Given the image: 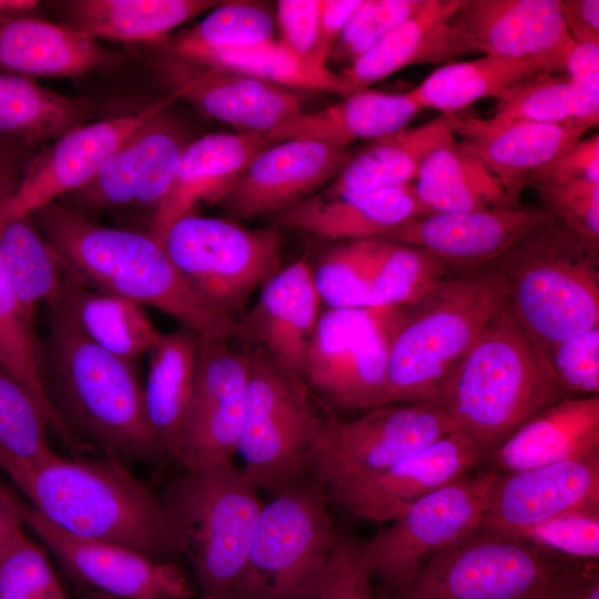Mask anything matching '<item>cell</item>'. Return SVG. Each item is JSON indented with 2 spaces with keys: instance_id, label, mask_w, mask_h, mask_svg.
Masks as SVG:
<instances>
[{
  "instance_id": "obj_1",
  "label": "cell",
  "mask_w": 599,
  "mask_h": 599,
  "mask_svg": "<svg viewBox=\"0 0 599 599\" xmlns=\"http://www.w3.org/2000/svg\"><path fill=\"white\" fill-rule=\"evenodd\" d=\"M39 370L49 406L81 451L100 450L128 466L166 458L146 419L135 362L95 345L55 308Z\"/></svg>"
},
{
  "instance_id": "obj_2",
  "label": "cell",
  "mask_w": 599,
  "mask_h": 599,
  "mask_svg": "<svg viewBox=\"0 0 599 599\" xmlns=\"http://www.w3.org/2000/svg\"><path fill=\"white\" fill-rule=\"evenodd\" d=\"M0 469L58 528L158 560L175 557L160 497L125 464L59 455L32 463L0 450Z\"/></svg>"
},
{
  "instance_id": "obj_3",
  "label": "cell",
  "mask_w": 599,
  "mask_h": 599,
  "mask_svg": "<svg viewBox=\"0 0 599 599\" xmlns=\"http://www.w3.org/2000/svg\"><path fill=\"white\" fill-rule=\"evenodd\" d=\"M32 217L68 272L88 286L154 307L201 337L241 333L238 322L195 293L151 233L103 226L58 202Z\"/></svg>"
},
{
  "instance_id": "obj_4",
  "label": "cell",
  "mask_w": 599,
  "mask_h": 599,
  "mask_svg": "<svg viewBox=\"0 0 599 599\" xmlns=\"http://www.w3.org/2000/svg\"><path fill=\"white\" fill-rule=\"evenodd\" d=\"M567 397L507 303L449 373L438 402L487 458L522 424Z\"/></svg>"
},
{
  "instance_id": "obj_5",
  "label": "cell",
  "mask_w": 599,
  "mask_h": 599,
  "mask_svg": "<svg viewBox=\"0 0 599 599\" xmlns=\"http://www.w3.org/2000/svg\"><path fill=\"white\" fill-rule=\"evenodd\" d=\"M508 303L491 265L444 277L394 309L385 405L438 402L439 389L488 322Z\"/></svg>"
},
{
  "instance_id": "obj_6",
  "label": "cell",
  "mask_w": 599,
  "mask_h": 599,
  "mask_svg": "<svg viewBox=\"0 0 599 599\" xmlns=\"http://www.w3.org/2000/svg\"><path fill=\"white\" fill-rule=\"evenodd\" d=\"M598 257L554 217L489 264L505 278L508 305L544 364L559 343L599 326Z\"/></svg>"
},
{
  "instance_id": "obj_7",
  "label": "cell",
  "mask_w": 599,
  "mask_h": 599,
  "mask_svg": "<svg viewBox=\"0 0 599 599\" xmlns=\"http://www.w3.org/2000/svg\"><path fill=\"white\" fill-rule=\"evenodd\" d=\"M175 556L192 566L202 599H231L263 502L233 463L184 471L160 497Z\"/></svg>"
},
{
  "instance_id": "obj_8",
  "label": "cell",
  "mask_w": 599,
  "mask_h": 599,
  "mask_svg": "<svg viewBox=\"0 0 599 599\" xmlns=\"http://www.w3.org/2000/svg\"><path fill=\"white\" fill-rule=\"evenodd\" d=\"M328 502L308 475L263 505L231 599H316L337 535Z\"/></svg>"
},
{
  "instance_id": "obj_9",
  "label": "cell",
  "mask_w": 599,
  "mask_h": 599,
  "mask_svg": "<svg viewBox=\"0 0 599 599\" xmlns=\"http://www.w3.org/2000/svg\"><path fill=\"white\" fill-rule=\"evenodd\" d=\"M318 400L264 351L251 355L237 453L258 490L274 497L309 475L312 449L333 414L324 416Z\"/></svg>"
},
{
  "instance_id": "obj_10",
  "label": "cell",
  "mask_w": 599,
  "mask_h": 599,
  "mask_svg": "<svg viewBox=\"0 0 599 599\" xmlns=\"http://www.w3.org/2000/svg\"><path fill=\"white\" fill-rule=\"evenodd\" d=\"M575 560L478 528L427 560L392 599H547Z\"/></svg>"
},
{
  "instance_id": "obj_11",
  "label": "cell",
  "mask_w": 599,
  "mask_h": 599,
  "mask_svg": "<svg viewBox=\"0 0 599 599\" xmlns=\"http://www.w3.org/2000/svg\"><path fill=\"white\" fill-rule=\"evenodd\" d=\"M162 245L195 293L231 318L282 268L275 227L250 230L194 213L175 221Z\"/></svg>"
},
{
  "instance_id": "obj_12",
  "label": "cell",
  "mask_w": 599,
  "mask_h": 599,
  "mask_svg": "<svg viewBox=\"0 0 599 599\" xmlns=\"http://www.w3.org/2000/svg\"><path fill=\"white\" fill-rule=\"evenodd\" d=\"M393 326V306L327 308L319 314L303 379L324 406H383Z\"/></svg>"
},
{
  "instance_id": "obj_13",
  "label": "cell",
  "mask_w": 599,
  "mask_h": 599,
  "mask_svg": "<svg viewBox=\"0 0 599 599\" xmlns=\"http://www.w3.org/2000/svg\"><path fill=\"white\" fill-rule=\"evenodd\" d=\"M455 430L439 402L385 405L349 422L332 414L312 449L308 473L328 490L382 471Z\"/></svg>"
},
{
  "instance_id": "obj_14",
  "label": "cell",
  "mask_w": 599,
  "mask_h": 599,
  "mask_svg": "<svg viewBox=\"0 0 599 599\" xmlns=\"http://www.w3.org/2000/svg\"><path fill=\"white\" fill-rule=\"evenodd\" d=\"M494 475L495 470H474L451 480L362 541V557L372 576L390 593L433 556L478 529Z\"/></svg>"
},
{
  "instance_id": "obj_15",
  "label": "cell",
  "mask_w": 599,
  "mask_h": 599,
  "mask_svg": "<svg viewBox=\"0 0 599 599\" xmlns=\"http://www.w3.org/2000/svg\"><path fill=\"white\" fill-rule=\"evenodd\" d=\"M229 337H201L175 459L184 471L232 463L245 409L250 357Z\"/></svg>"
},
{
  "instance_id": "obj_16",
  "label": "cell",
  "mask_w": 599,
  "mask_h": 599,
  "mask_svg": "<svg viewBox=\"0 0 599 599\" xmlns=\"http://www.w3.org/2000/svg\"><path fill=\"white\" fill-rule=\"evenodd\" d=\"M175 99L170 94L139 112L87 123L57 139L29 164L0 209V223L32 215L85 186L140 128Z\"/></svg>"
},
{
  "instance_id": "obj_17",
  "label": "cell",
  "mask_w": 599,
  "mask_h": 599,
  "mask_svg": "<svg viewBox=\"0 0 599 599\" xmlns=\"http://www.w3.org/2000/svg\"><path fill=\"white\" fill-rule=\"evenodd\" d=\"M24 524L72 579L121 599H191L195 589L172 560L71 535L23 505Z\"/></svg>"
},
{
  "instance_id": "obj_18",
  "label": "cell",
  "mask_w": 599,
  "mask_h": 599,
  "mask_svg": "<svg viewBox=\"0 0 599 599\" xmlns=\"http://www.w3.org/2000/svg\"><path fill=\"white\" fill-rule=\"evenodd\" d=\"M485 455L455 430L376 474L326 490L328 500L369 521H390L419 498L477 469Z\"/></svg>"
},
{
  "instance_id": "obj_19",
  "label": "cell",
  "mask_w": 599,
  "mask_h": 599,
  "mask_svg": "<svg viewBox=\"0 0 599 599\" xmlns=\"http://www.w3.org/2000/svg\"><path fill=\"white\" fill-rule=\"evenodd\" d=\"M158 69L176 99L240 133L266 134L302 112L296 93L238 71L173 53Z\"/></svg>"
},
{
  "instance_id": "obj_20",
  "label": "cell",
  "mask_w": 599,
  "mask_h": 599,
  "mask_svg": "<svg viewBox=\"0 0 599 599\" xmlns=\"http://www.w3.org/2000/svg\"><path fill=\"white\" fill-rule=\"evenodd\" d=\"M581 508H599V451L520 471H495L479 528L519 537Z\"/></svg>"
},
{
  "instance_id": "obj_21",
  "label": "cell",
  "mask_w": 599,
  "mask_h": 599,
  "mask_svg": "<svg viewBox=\"0 0 599 599\" xmlns=\"http://www.w3.org/2000/svg\"><path fill=\"white\" fill-rule=\"evenodd\" d=\"M551 219L542 207L530 206L430 213L379 238L420 248L461 273L491 264L520 237Z\"/></svg>"
},
{
  "instance_id": "obj_22",
  "label": "cell",
  "mask_w": 599,
  "mask_h": 599,
  "mask_svg": "<svg viewBox=\"0 0 599 599\" xmlns=\"http://www.w3.org/2000/svg\"><path fill=\"white\" fill-rule=\"evenodd\" d=\"M347 148L285 140L262 150L221 202L233 216L277 214L315 194L351 158Z\"/></svg>"
},
{
  "instance_id": "obj_23",
  "label": "cell",
  "mask_w": 599,
  "mask_h": 599,
  "mask_svg": "<svg viewBox=\"0 0 599 599\" xmlns=\"http://www.w3.org/2000/svg\"><path fill=\"white\" fill-rule=\"evenodd\" d=\"M162 114L140 128L98 175L78 190L81 204L99 210L130 204L159 206L186 146L179 129Z\"/></svg>"
},
{
  "instance_id": "obj_24",
  "label": "cell",
  "mask_w": 599,
  "mask_h": 599,
  "mask_svg": "<svg viewBox=\"0 0 599 599\" xmlns=\"http://www.w3.org/2000/svg\"><path fill=\"white\" fill-rule=\"evenodd\" d=\"M313 267L305 260L281 268L263 286L238 322L244 333L282 368L303 379L307 351L319 313Z\"/></svg>"
},
{
  "instance_id": "obj_25",
  "label": "cell",
  "mask_w": 599,
  "mask_h": 599,
  "mask_svg": "<svg viewBox=\"0 0 599 599\" xmlns=\"http://www.w3.org/2000/svg\"><path fill=\"white\" fill-rule=\"evenodd\" d=\"M460 143L497 179L510 204L519 207L527 177L579 140L590 126L512 121L491 123L455 113Z\"/></svg>"
},
{
  "instance_id": "obj_26",
  "label": "cell",
  "mask_w": 599,
  "mask_h": 599,
  "mask_svg": "<svg viewBox=\"0 0 599 599\" xmlns=\"http://www.w3.org/2000/svg\"><path fill=\"white\" fill-rule=\"evenodd\" d=\"M265 134L212 133L186 144L171 187L154 210L150 233L161 244L169 227L201 203L222 202L252 160L273 144Z\"/></svg>"
},
{
  "instance_id": "obj_27",
  "label": "cell",
  "mask_w": 599,
  "mask_h": 599,
  "mask_svg": "<svg viewBox=\"0 0 599 599\" xmlns=\"http://www.w3.org/2000/svg\"><path fill=\"white\" fill-rule=\"evenodd\" d=\"M453 22L488 55L528 59L565 53L573 42L560 0H461Z\"/></svg>"
},
{
  "instance_id": "obj_28",
  "label": "cell",
  "mask_w": 599,
  "mask_h": 599,
  "mask_svg": "<svg viewBox=\"0 0 599 599\" xmlns=\"http://www.w3.org/2000/svg\"><path fill=\"white\" fill-rule=\"evenodd\" d=\"M460 4L461 0H427L417 13L390 30L339 73L351 92L366 90L414 64L479 52L475 42L453 22Z\"/></svg>"
},
{
  "instance_id": "obj_29",
  "label": "cell",
  "mask_w": 599,
  "mask_h": 599,
  "mask_svg": "<svg viewBox=\"0 0 599 599\" xmlns=\"http://www.w3.org/2000/svg\"><path fill=\"white\" fill-rule=\"evenodd\" d=\"M427 214L430 213L409 184L366 192L313 194L274 219L278 226L346 242L379 238Z\"/></svg>"
},
{
  "instance_id": "obj_30",
  "label": "cell",
  "mask_w": 599,
  "mask_h": 599,
  "mask_svg": "<svg viewBox=\"0 0 599 599\" xmlns=\"http://www.w3.org/2000/svg\"><path fill=\"white\" fill-rule=\"evenodd\" d=\"M115 57L73 26L32 14H0V72L74 78L110 65Z\"/></svg>"
},
{
  "instance_id": "obj_31",
  "label": "cell",
  "mask_w": 599,
  "mask_h": 599,
  "mask_svg": "<svg viewBox=\"0 0 599 599\" xmlns=\"http://www.w3.org/2000/svg\"><path fill=\"white\" fill-rule=\"evenodd\" d=\"M598 451L599 395L570 396L536 414L487 458L491 470L514 473Z\"/></svg>"
},
{
  "instance_id": "obj_32",
  "label": "cell",
  "mask_w": 599,
  "mask_h": 599,
  "mask_svg": "<svg viewBox=\"0 0 599 599\" xmlns=\"http://www.w3.org/2000/svg\"><path fill=\"white\" fill-rule=\"evenodd\" d=\"M419 110L410 91L390 93L366 89L327 108L302 111L265 135L274 143L312 140L346 149L354 141H373L406 128Z\"/></svg>"
},
{
  "instance_id": "obj_33",
  "label": "cell",
  "mask_w": 599,
  "mask_h": 599,
  "mask_svg": "<svg viewBox=\"0 0 599 599\" xmlns=\"http://www.w3.org/2000/svg\"><path fill=\"white\" fill-rule=\"evenodd\" d=\"M48 308L60 311L95 345L131 362L150 352L162 335L142 305L88 286L69 272Z\"/></svg>"
},
{
  "instance_id": "obj_34",
  "label": "cell",
  "mask_w": 599,
  "mask_h": 599,
  "mask_svg": "<svg viewBox=\"0 0 599 599\" xmlns=\"http://www.w3.org/2000/svg\"><path fill=\"white\" fill-rule=\"evenodd\" d=\"M455 113L368 141L351 155L326 192L354 193L413 184L427 155L454 136Z\"/></svg>"
},
{
  "instance_id": "obj_35",
  "label": "cell",
  "mask_w": 599,
  "mask_h": 599,
  "mask_svg": "<svg viewBox=\"0 0 599 599\" xmlns=\"http://www.w3.org/2000/svg\"><path fill=\"white\" fill-rule=\"evenodd\" d=\"M566 52L528 59L485 54L470 61L447 63L434 70L410 92L420 109L457 113L480 99H496L525 78L564 70Z\"/></svg>"
},
{
  "instance_id": "obj_36",
  "label": "cell",
  "mask_w": 599,
  "mask_h": 599,
  "mask_svg": "<svg viewBox=\"0 0 599 599\" xmlns=\"http://www.w3.org/2000/svg\"><path fill=\"white\" fill-rule=\"evenodd\" d=\"M200 335L189 328L162 334L150 353L143 402L150 428L166 458L175 461L191 394Z\"/></svg>"
},
{
  "instance_id": "obj_37",
  "label": "cell",
  "mask_w": 599,
  "mask_h": 599,
  "mask_svg": "<svg viewBox=\"0 0 599 599\" xmlns=\"http://www.w3.org/2000/svg\"><path fill=\"white\" fill-rule=\"evenodd\" d=\"M413 185L429 213L515 209L497 179L454 136L427 155Z\"/></svg>"
},
{
  "instance_id": "obj_38",
  "label": "cell",
  "mask_w": 599,
  "mask_h": 599,
  "mask_svg": "<svg viewBox=\"0 0 599 599\" xmlns=\"http://www.w3.org/2000/svg\"><path fill=\"white\" fill-rule=\"evenodd\" d=\"M214 0H79L69 4L71 26L94 39L152 41L216 7Z\"/></svg>"
},
{
  "instance_id": "obj_39",
  "label": "cell",
  "mask_w": 599,
  "mask_h": 599,
  "mask_svg": "<svg viewBox=\"0 0 599 599\" xmlns=\"http://www.w3.org/2000/svg\"><path fill=\"white\" fill-rule=\"evenodd\" d=\"M91 110L80 98L58 93L32 78L0 72V138L26 143L55 141L87 124Z\"/></svg>"
},
{
  "instance_id": "obj_40",
  "label": "cell",
  "mask_w": 599,
  "mask_h": 599,
  "mask_svg": "<svg viewBox=\"0 0 599 599\" xmlns=\"http://www.w3.org/2000/svg\"><path fill=\"white\" fill-rule=\"evenodd\" d=\"M0 257L23 314L34 326L39 304L49 305L59 296L67 265L32 215L0 223Z\"/></svg>"
},
{
  "instance_id": "obj_41",
  "label": "cell",
  "mask_w": 599,
  "mask_h": 599,
  "mask_svg": "<svg viewBox=\"0 0 599 599\" xmlns=\"http://www.w3.org/2000/svg\"><path fill=\"white\" fill-rule=\"evenodd\" d=\"M491 123L512 121L547 124H598L599 90L568 77L539 73L525 78L496 98Z\"/></svg>"
},
{
  "instance_id": "obj_42",
  "label": "cell",
  "mask_w": 599,
  "mask_h": 599,
  "mask_svg": "<svg viewBox=\"0 0 599 599\" xmlns=\"http://www.w3.org/2000/svg\"><path fill=\"white\" fill-rule=\"evenodd\" d=\"M179 57L238 71L283 88L327 91L343 97L352 94L339 73L302 61L277 40L244 47L199 49Z\"/></svg>"
},
{
  "instance_id": "obj_43",
  "label": "cell",
  "mask_w": 599,
  "mask_h": 599,
  "mask_svg": "<svg viewBox=\"0 0 599 599\" xmlns=\"http://www.w3.org/2000/svg\"><path fill=\"white\" fill-rule=\"evenodd\" d=\"M4 274L0 257V365L38 400L50 427L67 447L80 453L79 446L62 426L44 396L39 370L40 341Z\"/></svg>"
},
{
  "instance_id": "obj_44",
  "label": "cell",
  "mask_w": 599,
  "mask_h": 599,
  "mask_svg": "<svg viewBox=\"0 0 599 599\" xmlns=\"http://www.w3.org/2000/svg\"><path fill=\"white\" fill-rule=\"evenodd\" d=\"M275 18L263 3L221 1L201 22L174 39L171 53L268 42L275 40Z\"/></svg>"
},
{
  "instance_id": "obj_45",
  "label": "cell",
  "mask_w": 599,
  "mask_h": 599,
  "mask_svg": "<svg viewBox=\"0 0 599 599\" xmlns=\"http://www.w3.org/2000/svg\"><path fill=\"white\" fill-rule=\"evenodd\" d=\"M369 288V307L408 303L451 270L427 252L383 240Z\"/></svg>"
},
{
  "instance_id": "obj_46",
  "label": "cell",
  "mask_w": 599,
  "mask_h": 599,
  "mask_svg": "<svg viewBox=\"0 0 599 599\" xmlns=\"http://www.w3.org/2000/svg\"><path fill=\"white\" fill-rule=\"evenodd\" d=\"M382 244L380 238L346 241L322 257L313 276L328 308L369 307L372 273Z\"/></svg>"
},
{
  "instance_id": "obj_47",
  "label": "cell",
  "mask_w": 599,
  "mask_h": 599,
  "mask_svg": "<svg viewBox=\"0 0 599 599\" xmlns=\"http://www.w3.org/2000/svg\"><path fill=\"white\" fill-rule=\"evenodd\" d=\"M48 426L38 400L0 365V450L32 463L54 457Z\"/></svg>"
},
{
  "instance_id": "obj_48",
  "label": "cell",
  "mask_w": 599,
  "mask_h": 599,
  "mask_svg": "<svg viewBox=\"0 0 599 599\" xmlns=\"http://www.w3.org/2000/svg\"><path fill=\"white\" fill-rule=\"evenodd\" d=\"M0 599H71L45 552L26 532L0 561Z\"/></svg>"
},
{
  "instance_id": "obj_49",
  "label": "cell",
  "mask_w": 599,
  "mask_h": 599,
  "mask_svg": "<svg viewBox=\"0 0 599 599\" xmlns=\"http://www.w3.org/2000/svg\"><path fill=\"white\" fill-rule=\"evenodd\" d=\"M427 0H363L329 58L349 64L367 52L395 27L417 13Z\"/></svg>"
},
{
  "instance_id": "obj_50",
  "label": "cell",
  "mask_w": 599,
  "mask_h": 599,
  "mask_svg": "<svg viewBox=\"0 0 599 599\" xmlns=\"http://www.w3.org/2000/svg\"><path fill=\"white\" fill-rule=\"evenodd\" d=\"M519 537L570 560H598L599 508L567 511L527 529Z\"/></svg>"
},
{
  "instance_id": "obj_51",
  "label": "cell",
  "mask_w": 599,
  "mask_h": 599,
  "mask_svg": "<svg viewBox=\"0 0 599 599\" xmlns=\"http://www.w3.org/2000/svg\"><path fill=\"white\" fill-rule=\"evenodd\" d=\"M542 209L599 250V182L569 180L536 186Z\"/></svg>"
},
{
  "instance_id": "obj_52",
  "label": "cell",
  "mask_w": 599,
  "mask_h": 599,
  "mask_svg": "<svg viewBox=\"0 0 599 599\" xmlns=\"http://www.w3.org/2000/svg\"><path fill=\"white\" fill-rule=\"evenodd\" d=\"M545 364L569 395H598L599 326L559 343Z\"/></svg>"
},
{
  "instance_id": "obj_53",
  "label": "cell",
  "mask_w": 599,
  "mask_h": 599,
  "mask_svg": "<svg viewBox=\"0 0 599 599\" xmlns=\"http://www.w3.org/2000/svg\"><path fill=\"white\" fill-rule=\"evenodd\" d=\"M362 541L337 531L316 599H378L363 560Z\"/></svg>"
},
{
  "instance_id": "obj_54",
  "label": "cell",
  "mask_w": 599,
  "mask_h": 599,
  "mask_svg": "<svg viewBox=\"0 0 599 599\" xmlns=\"http://www.w3.org/2000/svg\"><path fill=\"white\" fill-rule=\"evenodd\" d=\"M321 0H280L275 24L277 40L302 61L321 65L316 59Z\"/></svg>"
},
{
  "instance_id": "obj_55",
  "label": "cell",
  "mask_w": 599,
  "mask_h": 599,
  "mask_svg": "<svg viewBox=\"0 0 599 599\" xmlns=\"http://www.w3.org/2000/svg\"><path fill=\"white\" fill-rule=\"evenodd\" d=\"M569 180L599 182V135L579 140L561 155L532 172L526 186Z\"/></svg>"
},
{
  "instance_id": "obj_56",
  "label": "cell",
  "mask_w": 599,
  "mask_h": 599,
  "mask_svg": "<svg viewBox=\"0 0 599 599\" xmlns=\"http://www.w3.org/2000/svg\"><path fill=\"white\" fill-rule=\"evenodd\" d=\"M363 0H321L316 59L326 67L331 51Z\"/></svg>"
},
{
  "instance_id": "obj_57",
  "label": "cell",
  "mask_w": 599,
  "mask_h": 599,
  "mask_svg": "<svg viewBox=\"0 0 599 599\" xmlns=\"http://www.w3.org/2000/svg\"><path fill=\"white\" fill-rule=\"evenodd\" d=\"M568 32L578 43H599V1L560 0Z\"/></svg>"
},
{
  "instance_id": "obj_58",
  "label": "cell",
  "mask_w": 599,
  "mask_h": 599,
  "mask_svg": "<svg viewBox=\"0 0 599 599\" xmlns=\"http://www.w3.org/2000/svg\"><path fill=\"white\" fill-rule=\"evenodd\" d=\"M547 599H599V576L595 561L575 560Z\"/></svg>"
},
{
  "instance_id": "obj_59",
  "label": "cell",
  "mask_w": 599,
  "mask_h": 599,
  "mask_svg": "<svg viewBox=\"0 0 599 599\" xmlns=\"http://www.w3.org/2000/svg\"><path fill=\"white\" fill-rule=\"evenodd\" d=\"M564 69L571 81L599 90V43L573 41L565 54Z\"/></svg>"
},
{
  "instance_id": "obj_60",
  "label": "cell",
  "mask_w": 599,
  "mask_h": 599,
  "mask_svg": "<svg viewBox=\"0 0 599 599\" xmlns=\"http://www.w3.org/2000/svg\"><path fill=\"white\" fill-rule=\"evenodd\" d=\"M23 505L0 486V561L24 532Z\"/></svg>"
},
{
  "instance_id": "obj_61",
  "label": "cell",
  "mask_w": 599,
  "mask_h": 599,
  "mask_svg": "<svg viewBox=\"0 0 599 599\" xmlns=\"http://www.w3.org/2000/svg\"><path fill=\"white\" fill-rule=\"evenodd\" d=\"M39 2L34 0H0V14L22 16L31 14Z\"/></svg>"
},
{
  "instance_id": "obj_62",
  "label": "cell",
  "mask_w": 599,
  "mask_h": 599,
  "mask_svg": "<svg viewBox=\"0 0 599 599\" xmlns=\"http://www.w3.org/2000/svg\"><path fill=\"white\" fill-rule=\"evenodd\" d=\"M14 183L12 164L0 150V201L8 195Z\"/></svg>"
},
{
  "instance_id": "obj_63",
  "label": "cell",
  "mask_w": 599,
  "mask_h": 599,
  "mask_svg": "<svg viewBox=\"0 0 599 599\" xmlns=\"http://www.w3.org/2000/svg\"><path fill=\"white\" fill-rule=\"evenodd\" d=\"M85 599H121V598L113 597V596H110V595H105V593H102V592H99V591H94V592H91L90 595H88Z\"/></svg>"
}]
</instances>
